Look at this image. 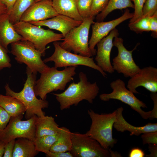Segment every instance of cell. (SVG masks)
Returning a JSON list of instances; mask_svg holds the SVG:
<instances>
[{
    "label": "cell",
    "instance_id": "cell-7",
    "mask_svg": "<svg viewBox=\"0 0 157 157\" xmlns=\"http://www.w3.org/2000/svg\"><path fill=\"white\" fill-rule=\"evenodd\" d=\"M110 86L113 91L109 94H101L99 97L101 100L107 101L111 99L119 100L130 106L144 119L157 118V113L153 109L147 112L142 109L141 108H147L146 104L138 99L134 93L126 88L123 81L117 79L111 82Z\"/></svg>",
    "mask_w": 157,
    "mask_h": 157
},
{
    "label": "cell",
    "instance_id": "cell-5",
    "mask_svg": "<svg viewBox=\"0 0 157 157\" xmlns=\"http://www.w3.org/2000/svg\"><path fill=\"white\" fill-rule=\"evenodd\" d=\"M13 26L22 37V40H27L32 43L36 49L42 53L43 56L45 55L47 44L63 40L64 38L62 34L55 33L50 29H45L30 22L20 21Z\"/></svg>",
    "mask_w": 157,
    "mask_h": 157
},
{
    "label": "cell",
    "instance_id": "cell-4",
    "mask_svg": "<svg viewBox=\"0 0 157 157\" xmlns=\"http://www.w3.org/2000/svg\"><path fill=\"white\" fill-rule=\"evenodd\" d=\"M92 120L89 130L86 133L97 140L104 148L113 147L117 140L113 137L112 129L116 118V110L111 113L99 114L88 110Z\"/></svg>",
    "mask_w": 157,
    "mask_h": 157
},
{
    "label": "cell",
    "instance_id": "cell-37",
    "mask_svg": "<svg viewBox=\"0 0 157 157\" xmlns=\"http://www.w3.org/2000/svg\"><path fill=\"white\" fill-rule=\"evenodd\" d=\"M16 140H12L6 143L4 147V152L3 157H13Z\"/></svg>",
    "mask_w": 157,
    "mask_h": 157
},
{
    "label": "cell",
    "instance_id": "cell-23",
    "mask_svg": "<svg viewBox=\"0 0 157 157\" xmlns=\"http://www.w3.org/2000/svg\"><path fill=\"white\" fill-rule=\"evenodd\" d=\"M0 106L11 117L23 115L26 112L25 107L20 101L9 95L0 94Z\"/></svg>",
    "mask_w": 157,
    "mask_h": 157
},
{
    "label": "cell",
    "instance_id": "cell-27",
    "mask_svg": "<svg viewBox=\"0 0 157 157\" xmlns=\"http://www.w3.org/2000/svg\"><path fill=\"white\" fill-rule=\"evenodd\" d=\"M58 133L53 135L35 138L34 142L36 150L45 154L49 152L52 146L57 140Z\"/></svg>",
    "mask_w": 157,
    "mask_h": 157
},
{
    "label": "cell",
    "instance_id": "cell-17",
    "mask_svg": "<svg viewBox=\"0 0 157 157\" xmlns=\"http://www.w3.org/2000/svg\"><path fill=\"white\" fill-rule=\"evenodd\" d=\"M83 21L74 20L67 16L58 14L52 18L30 23L39 26H46L50 29L58 31L64 38L73 28L80 25Z\"/></svg>",
    "mask_w": 157,
    "mask_h": 157
},
{
    "label": "cell",
    "instance_id": "cell-1",
    "mask_svg": "<svg viewBox=\"0 0 157 157\" xmlns=\"http://www.w3.org/2000/svg\"><path fill=\"white\" fill-rule=\"evenodd\" d=\"M79 81L70 84L67 88L60 93H53L59 102L61 110L77 106L83 100L92 104L97 96L99 88L96 82L91 83L88 81L86 75L83 72L79 74Z\"/></svg>",
    "mask_w": 157,
    "mask_h": 157
},
{
    "label": "cell",
    "instance_id": "cell-33",
    "mask_svg": "<svg viewBox=\"0 0 157 157\" xmlns=\"http://www.w3.org/2000/svg\"><path fill=\"white\" fill-rule=\"evenodd\" d=\"M134 4V12L133 17L131 19L129 23H132L142 16V10L146 0H131Z\"/></svg>",
    "mask_w": 157,
    "mask_h": 157
},
{
    "label": "cell",
    "instance_id": "cell-32",
    "mask_svg": "<svg viewBox=\"0 0 157 157\" xmlns=\"http://www.w3.org/2000/svg\"><path fill=\"white\" fill-rule=\"evenodd\" d=\"M157 11V0H146L142 10V16H150Z\"/></svg>",
    "mask_w": 157,
    "mask_h": 157
},
{
    "label": "cell",
    "instance_id": "cell-6",
    "mask_svg": "<svg viewBox=\"0 0 157 157\" xmlns=\"http://www.w3.org/2000/svg\"><path fill=\"white\" fill-rule=\"evenodd\" d=\"M94 17L90 16L83 19L81 24L72 30L63 38L60 46L64 49L74 53L89 57L93 56L89 45L88 36L91 25Z\"/></svg>",
    "mask_w": 157,
    "mask_h": 157
},
{
    "label": "cell",
    "instance_id": "cell-40",
    "mask_svg": "<svg viewBox=\"0 0 157 157\" xmlns=\"http://www.w3.org/2000/svg\"><path fill=\"white\" fill-rule=\"evenodd\" d=\"M148 148L150 154L146 155V157H156L157 156V144H149Z\"/></svg>",
    "mask_w": 157,
    "mask_h": 157
},
{
    "label": "cell",
    "instance_id": "cell-18",
    "mask_svg": "<svg viewBox=\"0 0 157 157\" xmlns=\"http://www.w3.org/2000/svg\"><path fill=\"white\" fill-rule=\"evenodd\" d=\"M123 108L120 107L116 110V118L113 126L118 131L123 132L129 131L130 135L138 136L141 134L157 131V123H149L145 125L137 127L133 126L128 123L124 119L122 113Z\"/></svg>",
    "mask_w": 157,
    "mask_h": 157
},
{
    "label": "cell",
    "instance_id": "cell-13",
    "mask_svg": "<svg viewBox=\"0 0 157 157\" xmlns=\"http://www.w3.org/2000/svg\"><path fill=\"white\" fill-rule=\"evenodd\" d=\"M133 13L126 9L120 17L113 20L107 22H94L92 24V34L89 42V49L93 56L96 55L97 51L95 47L101 40L106 36L115 27L127 19H131Z\"/></svg>",
    "mask_w": 157,
    "mask_h": 157
},
{
    "label": "cell",
    "instance_id": "cell-34",
    "mask_svg": "<svg viewBox=\"0 0 157 157\" xmlns=\"http://www.w3.org/2000/svg\"><path fill=\"white\" fill-rule=\"evenodd\" d=\"M141 138L144 145L149 144H157V131L143 133Z\"/></svg>",
    "mask_w": 157,
    "mask_h": 157
},
{
    "label": "cell",
    "instance_id": "cell-8",
    "mask_svg": "<svg viewBox=\"0 0 157 157\" xmlns=\"http://www.w3.org/2000/svg\"><path fill=\"white\" fill-rule=\"evenodd\" d=\"M72 146L70 151L73 157H121L120 154L102 147L86 133H71Z\"/></svg>",
    "mask_w": 157,
    "mask_h": 157
},
{
    "label": "cell",
    "instance_id": "cell-22",
    "mask_svg": "<svg viewBox=\"0 0 157 157\" xmlns=\"http://www.w3.org/2000/svg\"><path fill=\"white\" fill-rule=\"evenodd\" d=\"M39 152L35 147L33 141L25 138L16 140L13 157H34Z\"/></svg>",
    "mask_w": 157,
    "mask_h": 157
},
{
    "label": "cell",
    "instance_id": "cell-26",
    "mask_svg": "<svg viewBox=\"0 0 157 157\" xmlns=\"http://www.w3.org/2000/svg\"><path fill=\"white\" fill-rule=\"evenodd\" d=\"M34 2V0H16L11 11L8 13L10 23L13 25L20 21L24 13Z\"/></svg>",
    "mask_w": 157,
    "mask_h": 157
},
{
    "label": "cell",
    "instance_id": "cell-42",
    "mask_svg": "<svg viewBox=\"0 0 157 157\" xmlns=\"http://www.w3.org/2000/svg\"><path fill=\"white\" fill-rule=\"evenodd\" d=\"M7 13H8V11L6 6L0 0V15Z\"/></svg>",
    "mask_w": 157,
    "mask_h": 157
},
{
    "label": "cell",
    "instance_id": "cell-10",
    "mask_svg": "<svg viewBox=\"0 0 157 157\" xmlns=\"http://www.w3.org/2000/svg\"><path fill=\"white\" fill-rule=\"evenodd\" d=\"M55 50L50 57L44 59L43 60L45 63L53 61L54 63V67L56 68L73 66L77 67L81 65L87 66L98 71L104 77L107 74L94 62L92 58L72 53L63 48L60 45L59 42H53Z\"/></svg>",
    "mask_w": 157,
    "mask_h": 157
},
{
    "label": "cell",
    "instance_id": "cell-44",
    "mask_svg": "<svg viewBox=\"0 0 157 157\" xmlns=\"http://www.w3.org/2000/svg\"><path fill=\"white\" fill-rule=\"evenodd\" d=\"M8 14V13L0 15V22Z\"/></svg>",
    "mask_w": 157,
    "mask_h": 157
},
{
    "label": "cell",
    "instance_id": "cell-24",
    "mask_svg": "<svg viewBox=\"0 0 157 157\" xmlns=\"http://www.w3.org/2000/svg\"><path fill=\"white\" fill-rule=\"evenodd\" d=\"M71 133L67 128L60 127L57 140L52 146L50 151H70L72 146Z\"/></svg>",
    "mask_w": 157,
    "mask_h": 157
},
{
    "label": "cell",
    "instance_id": "cell-41",
    "mask_svg": "<svg viewBox=\"0 0 157 157\" xmlns=\"http://www.w3.org/2000/svg\"><path fill=\"white\" fill-rule=\"evenodd\" d=\"M16 0H0L2 3L6 6L7 9L8 13H9L11 11Z\"/></svg>",
    "mask_w": 157,
    "mask_h": 157
},
{
    "label": "cell",
    "instance_id": "cell-38",
    "mask_svg": "<svg viewBox=\"0 0 157 157\" xmlns=\"http://www.w3.org/2000/svg\"><path fill=\"white\" fill-rule=\"evenodd\" d=\"M46 154L48 157H73L70 151L51 152L49 151Z\"/></svg>",
    "mask_w": 157,
    "mask_h": 157
},
{
    "label": "cell",
    "instance_id": "cell-45",
    "mask_svg": "<svg viewBox=\"0 0 157 157\" xmlns=\"http://www.w3.org/2000/svg\"><path fill=\"white\" fill-rule=\"evenodd\" d=\"M41 0H34V2H37Z\"/></svg>",
    "mask_w": 157,
    "mask_h": 157
},
{
    "label": "cell",
    "instance_id": "cell-12",
    "mask_svg": "<svg viewBox=\"0 0 157 157\" xmlns=\"http://www.w3.org/2000/svg\"><path fill=\"white\" fill-rule=\"evenodd\" d=\"M113 44L118 51L117 56L113 60L112 66L114 70L122 74L126 78H131L138 74L141 69L134 61L132 53L136 49L138 43L133 50L129 51L124 46L122 38L117 36L114 38Z\"/></svg>",
    "mask_w": 157,
    "mask_h": 157
},
{
    "label": "cell",
    "instance_id": "cell-25",
    "mask_svg": "<svg viewBox=\"0 0 157 157\" xmlns=\"http://www.w3.org/2000/svg\"><path fill=\"white\" fill-rule=\"evenodd\" d=\"M128 8H134L133 4L131 0H109L104 9L97 15V22L103 21L108 15L116 9H122Z\"/></svg>",
    "mask_w": 157,
    "mask_h": 157
},
{
    "label": "cell",
    "instance_id": "cell-39",
    "mask_svg": "<svg viewBox=\"0 0 157 157\" xmlns=\"http://www.w3.org/2000/svg\"><path fill=\"white\" fill-rule=\"evenodd\" d=\"M145 154L143 151L141 149L135 148L132 149L131 151L129 154V157H144Z\"/></svg>",
    "mask_w": 157,
    "mask_h": 157
},
{
    "label": "cell",
    "instance_id": "cell-14",
    "mask_svg": "<svg viewBox=\"0 0 157 157\" xmlns=\"http://www.w3.org/2000/svg\"><path fill=\"white\" fill-rule=\"evenodd\" d=\"M142 86L151 92H157V69L151 66L141 69L140 72L130 78L128 81L127 88L133 93L138 94L136 90Z\"/></svg>",
    "mask_w": 157,
    "mask_h": 157
},
{
    "label": "cell",
    "instance_id": "cell-30",
    "mask_svg": "<svg viewBox=\"0 0 157 157\" xmlns=\"http://www.w3.org/2000/svg\"><path fill=\"white\" fill-rule=\"evenodd\" d=\"M109 0H92L90 16L95 17L102 12L107 6Z\"/></svg>",
    "mask_w": 157,
    "mask_h": 157
},
{
    "label": "cell",
    "instance_id": "cell-36",
    "mask_svg": "<svg viewBox=\"0 0 157 157\" xmlns=\"http://www.w3.org/2000/svg\"><path fill=\"white\" fill-rule=\"evenodd\" d=\"M150 31L152 32L153 37L156 38L157 36V11L149 19Z\"/></svg>",
    "mask_w": 157,
    "mask_h": 157
},
{
    "label": "cell",
    "instance_id": "cell-29",
    "mask_svg": "<svg viewBox=\"0 0 157 157\" xmlns=\"http://www.w3.org/2000/svg\"><path fill=\"white\" fill-rule=\"evenodd\" d=\"M92 0H76V6L80 15L83 19L90 17Z\"/></svg>",
    "mask_w": 157,
    "mask_h": 157
},
{
    "label": "cell",
    "instance_id": "cell-28",
    "mask_svg": "<svg viewBox=\"0 0 157 157\" xmlns=\"http://www.w3.org/2000/svg\"><path fill=\"white\" fill-rule=\"evenodd\" d=\"M151 16L148 15L142 16L134 22L129 23L130 29L137 33L150 31L149 19Z\"/></svg>",
    "mask_w": 157,
    "mask_h": 157
},
{
    "label": "cell",
    "instance_id": "cell-31",
    "mask_svg": "<svg viewBox=\"0 0 157 157\" xmlns=\"http://www.w3.org/2000/svg\"><path fill=\"white\" fill-rule=\"evenodd\" d=\"M8 51L0 44V71L4 68L11 67V60L8 54Z\"/></svg>",
    "mask_w": 157,
    "mask_h": 157
},
{
    "label": "cell",
    "instance_id": "cell-35",
    "mask_svg": "<svg viewBox=\"0 0 157 157\" xmlns=\"http://www.w3.org/2000/svg\"><path fill=\"white\" fill-rule=\"evenodd\" d=\"M11 117V116L9 113L0 106V131L6 128Z\"/></svg>",
    "mask_w": 157,
    "mask_h": 157
},
{
    "label": "cell",
    "instance_id": "cell-20",
    "mask_svg": "<svg viewBox=\"0 0 157 157\" xmlns=\"http://www.w3.org/2000/svg\"><path fill=\"white\" fill-rule=\"evenodd\" d=\"M59 128L52 116L38 117L35 124V138L56 134Z\"/></svg>",
    "mask_w": 157,
    "mask_h": 157
},
{
    "label": "cell",
    "instance_id": "cell-15",
    "mask_svg": "<svg viewBox=\"0 0 157 157\" xmlns=\"http://www.w3.org/2000/svg\"><path fill=\"white\" fill-rule=\"evenodd\" d=\"M119 34L118 30L115 28L96 45L97 51L95 60L97 65L105 72L112 74L115 71L111 63L110 55L113 46V39Z\"/></svg>",
    "mask_w": 157,
    "mask_h": 157
},
{
    "label": "cell",
    "instance_id": "cell-3",
    "mask_svg": "<svg viewBox=\"0 0 157 157\" xmlns=\"http://www.w3.org/2000/svg\"><path fill=\"white\" fill-rule=\"evenodd\" d=\"M76 68L68 67L59 70L54 67H49L40 74V78L36 81L34 90L36 97L46 100L48 93L58 90H64L67 83L74 80Z\"/></svg>",
    "mask_w": 157,
    "mask_h": 157
},
{
    "label": "cell",
    "instance_id": "cell-9",
    "mask_svg": "<svg viewBox=\"0 0 157 157\" xmlns=\"http://www.w3.org/2000/svg\"><path fill=\"white\" fill-rule=\"evenodd\" d=\"M10 53L20 64L24 63L33 73L41 74L49 67L42 60V53L37 50L31 42L21 40L11 44Z\"/></svg>",
    "mask_w": 157,
    "mask_h": 157
},
{
    "label": "cell",
    "instance_id": "cell-19",
    "mask_svg": "<svg viewBox=\"0 0 157 157\" xmlns=\"http://www.w3.org/2000/svg\"><path fill=\"white\" fill-rule=\"evenodd\" d=\"M22 39V37L17 33L9 20L8 13L0 22V44L8 50V46L10 44Z\"/></svg>",
    "mask_w": 157,
    "mask_h": 157
},
{
    "label": "cell",
    "instance_id": "cell-2",
    "mask_svg": "<svg viewBox=\"0 0 157 157\" xmlns=\"http://www.w3.org/2000/svg\"><path fill=\"white\" fill-rule=\"evenodd\" d=\"M26 73L27 79L24 84L23 89L19 92H16L6 83L4 87L6 95L16 98L20 101L26 108L25 117L28 119L34 115L38 117L45 115L42 109L48 108L49 103L46 100L37 98L34 90L37 74L33 73L27 67Z\"/></svg>",
    "mask_w": 157,
    "mask_h": 157
},
{
    "label": "cell",
    "instance_id": "cell-21",
    "mask_svg": "<svg viewBox=\"0 0 157 157\" xmlns=\"http://www.w3.org/2000/svg\"><path fill=\"white\" fill-rule=\"evenodd\" d=\"M53 7L59 14L74 20L83 21L77 8L76 0H52Z\"/></svg>",
    "mask_w": 157,
    "mask_h": 157
},
{
    "label": "cell",
    "instance_id": "cell-43",
    "mask_svg": "<svg viewBox=\"0 0 157 157\" xmlns=\"http://www.w3.org/2000/svg\"><path fill=\"white\" fill-rule=\"evenodd\" d=\"M6 143L0 140V157H3L4 152V147Z\"/></svg>",
    "mask_w": 157,
    "mask_h": 157
},
{
    "label": "cell",
    "instance_id": "cell-16",
    "mask_svg": "<svg viewBox=\"0 0 157 157\" xmlns=\"http://www.w3.org/2000/svg\"><path fill=\"white\" fill-rule=\"evenodd\" d=\"M59 14L53 7L52 0H42L34 2L24 13L20 21L30 22L44 20Z\"/></svg>",
    "mask_w": 157,
    "mask_h": 157
},
{
    "label": "cell",
    "instance_id": "cell-11",
    "mask_svg": "<svg viewBox=\"0 0 157 157\" xmlns=\"http://www.w3.org/2000/svg\"><path fill=\"white\" fill-rule=\"evenodd\" d=\"M23 115L11 117L6 128L0 131V140L6 143L19 138H25L33 142L35 139V124L38 117L35 115L26 120Z\"/></svg>",
    "mask_w": 157,
    "mask_h": 157
}]
</instances>
